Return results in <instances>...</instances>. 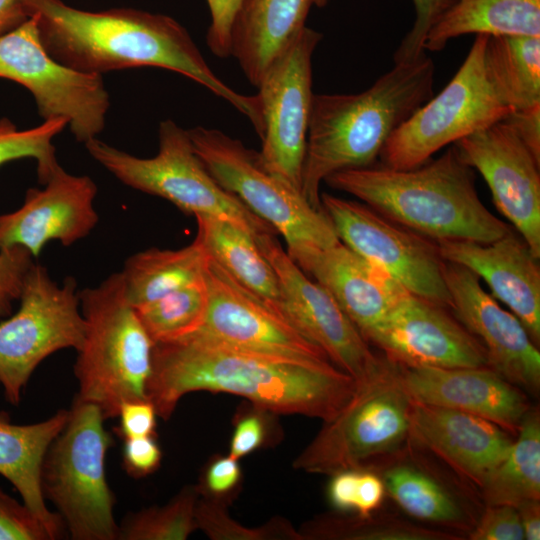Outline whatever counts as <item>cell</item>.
Listing matches in <instances>:
<instances>
[{"instance_id": "obj_1", "label": "cell", "mask_w": 540, "mask_h": 540, "mask_svg": "<svg viewBox=\"0 0 540 540\" xmlns=\"http://www.w3.org/2000/svg\"><path fill=\"white\" fill-rule=\"evenodd\" d=\"M358 382L335 365H314L234 349L195 334L154 345L147 398L164 420L195 391L245 397L273 413L334 418Z\"/></svg>"}, {"instance_id": "obj_2", "label": "cell", "mask_w": 540, "mask_h": 540, "mask_svg": "<svg viewBox=\"0 0 540 540\" xmlns=\"http://www.w3.org/2000/svg\"><path fill=\"white\" fill-rule=\"evenodd\" d=\"M47 52L73 70L103 73L138 67L177 72L226 100L259 132L257 95H243L211 70L188 31L165 14L133 8L87 11L62 0H21Z\"/></svg>"}, {"instance_id": "obj_3", "label": "cell", "mask_w": 540, "mask_h": 540, "mask_svg": "<svg viewBox=\"0 0 540 540\" xmlns=\"http://www.w3.org/2000/svg\"><path fill=\"white\" fill-rule=\"evenodd\" d=\"M435 65L425 54L394 63L368 89L314 94L301 194L322 210L320 185L331 174L375 164L391 135L433 96Z\"/></svg>"}, {"instance_id": "obj_4", "label": "cell", "mask_w": 540, "mask_h": 540, "mask_svg": "<svg viewBox=\"0 0 540 540\" xmlns=\"http://www.w3.org/2000/svg\"><path fill=\"white\" fill-rule=\"evenodd\" d=\"M324 182L436 242L490 243L512 230L483 204L474 169L455 145L415 168L399 170L374 164L333 173Z\"/></svg>"}, {"instance_id": "obj_5", "label": "cell", "mask_w": 540, "mask_h": 540, "mask_svg": "<svg viewBox=\"0 0 540 540\" xmlns=\"http://www.w3.org/2000/svg\"><path fill=\"white\" fill-rule=\"evenodd\" d=\"M85 336L74 365L77 399L116 418L125 401L147 398L155 343L129 302L120 272L79 292Z\"/></svg>"}, {"instance_id": "obj_6", "label": "cell", "mask_w": 540, "mask_h": 540, "mask_svg": "<svg viewBox=\"0 0 540 540\" xmlns=\"http://www.w3.org/2000/svg\"><path fill=\"white\" fill-rule=\"evenodd\" d=\"M100 409L75 399L41 466V489L73 540H118L115 497L105 475L112 438Z\"/></svg>"}, {"instance_id": "obj_7", "label": "cell", "mask_w": 540, "mask_h": 540, "mask_svg": "<svg viewBox=\"0 0 540 540\" xmlns=\"http://www.w3.org/2000/svg\"><path fill=\"white\" fill-rule=\"evenodd\" d=\"M411 405L395 362L382 356L377 370L358 382L352 398L324 422L293 467L332 475L381 466L410 441Z\"/></svg>"}, {"instance_id": "obj_8", "label": "cell", "mask_w": 540, "mask_h": 540, "mask_svg": "<svg viewBox=\"0 0 540 540\" xmlns=\"http://www.w3.org/2000/svg\"><path fill=\"white\" fill-rule=\"evenodd\" d=\"M159 150L141 158L98 139L84 143L90 156L123 184L161 197L182 212L230 220L253 236L276 231L224 189L195 152L187 130L167 119L158 129Z\"/></svg>"}, {"instance_id": "obj_9", "label": "cell", "mask_w": 540, "mask_h": 540, "mask_svg": "<svg viewBox=\"0 0 540 540\" xmlns=\"http://www.w3.org/2000/svg\"><path fill=\"white\" fill-rule=\"evenodd\" d=\"M187 132L216 181L284 237L291 259L340 242L323 209L313 208L301 192L270 173L259 152L218 129L197 126Z\"/></svg>"}, {"instance_id": "obj_10", "label": "cell", "mask_w": 540, "mask_h": 540, "mask_svg": "<svg viewBox=\"0 0 540 540\" xmlns=\"http://www.w3.org/2000/svg\"><path fill=\"white\" fill-rule=\"evenodd\" d=\"M487 40L488 35H476L451 81L391 135L379 155L381 165L399 170L418 167L445 146L511 112L488 79L484 64Z\"/></svg>"}, {"instance_id": "obj_11", "label": "cell", "mask_w": 540, "mask_h": 540, "mask_svg": "<svg viewBox=\"0 0 540 540\" xmlns=\"http://www.w3.org/2000/svg\"><path fill=\"white\" fill-rule=\"evenodd\" d=\"M77 281L60 285L47 269L33 263L15 313L0 321V386L6 400L18 405L35 369L51 354L76 351L85 336Z\"/></svg>"}, {"instance_id": "obj_12", "label": "cell", "mask_w": 540, "mask_h": 540, "mask_svg": "<svg viewBox=\"0 0 540 540\" xmlns=\"http://www.w3.org/2000/svg\"><path fill=\"white\" fill-rule=\"evenodd\" d=\"M0 78L25 87L43 120L65 118L78 142L103 131L110 97L102 75L56 61L43 46L34 19L0 35Z\"/></svg>"}, {"instance_id": "obj_13", "label": "cell", "mask_w": 540, "mask_h": 540, "mask_svg": "<svg viewBox=\"0 0 540 540\" xmlns=\"http://www.w3.org/2000/svg\"><path fill=\"white\" fill-rule=\"evenodd\" d=\"M321 38L319 32L305 26L270 64L257 86L261 162L299 192L314 96L312 57Z\"/></svg>"}, {"instance_id": "obj_14", "label": "cell", "mask_w": 540, "mask_h": 540, "mask_svg": "<svg viewBox=\"0 0 540 540\" xmlns=\"http://www.w3.org/2000/svg\"><path fill=\"white\" fill-rule=\"evenodd\" d=\"M321 207L344 245L385 271L408 292L450 309L437 244L364 203L320 194Z\"/></svg>"}, {"instance_id": "obj_15", "label": "cell", "mask_w": 540, "mask_h": 540, "mask_svg": "<svg viewBox=\"0 0 540 540\" xmlns=\"http://www.w3.org/2000/svg\"><path fill=\"white\" fill-rule=\"evenodd\" d=\"M254 239L278 279L281 297L277 313L357 382L372 375L382 356L370 349L333 296L307 277L273 233H260Z\"/></svg>"}, {"instance_id": "obj_16", "label": "cell", "mask_w": 540, "mask_h": 540, "mask_svg": "<svg viewBox=\"0 0 540 540\" xmlns=\"http://www.w3.org/2000/svg\"><path fill=\"white\" fill-rule=\"evenodd\" d=\"M205 280L208 309L203 325L193 334L258 355L314 365L333 364L320 347L235 280L211 256Z\"/></svg>"}, {"instance_id": "obj_17", "label": "cell", "mask_w": 540, "mask_h": 540, "mask_svg": "<svg viewBox=\"0 0 540 540\" xmlns=\"http://www.w3.org/2000/svg\"><path fill=\"white\" fill-rule=\"evenodd\" d=\"M454 145L482 175L498 211L540 257V161L503 120Z\"/></svg>"}, {"instance_id": "obj_18", "label": "cell", "mask_w": 540, "mask_h": 540, "mask_svg": "<svg viewBox=\"0 0 540 540\" xmlns=\"http://www.w3.org/2000/svg\"><path fill=\"white\" fill-rule=\"evenodd\" d=\"M447 310L406 291L365 340L407 366H488L482 344Z\"/></svg>"}, {"instance_id": "obj_19", "label": "cell", "mask_w": 540, "mask_h": 540, "mask_svg": "<svg viewBox=\"0 0 540 540\" xmlns=\"http://www.w3.org/2000/svg\"><path fill=\"white\" fill-rule=\"evenodd\" d=\"M443 274L455 318L485 349L487 365L517 387H540V353L520 320L500 306L468 268L444 261Z\"/></svg>"}, {"instance_id": "obj_20", "label": "cell", "mask_w": 540, "mask_h": 540, "mask_svg": "<svg viewBox=\"0 0 540 540\" xmlns=\"http://www.w3.org/2000/svg\"><path fill=\"white\" fill-rule=\"evenodd\" d=\"M42 189L29 188L17 210L0 214V249L20 246L37 258L45 245L71 246L95 228V182L58 165Z\"/></svg>"}, {"instance_id": "obj_21", "label": "cell", "mask_w": 540, "mask_h": 540, "mask_svg": "<svg viewBox=\"0 0 540 540\" xmlns=\"http://www.w3.org/2000/svg\"><path fill=\"white\" fill-rule=\"evenodd\" d=\"M395 364L412 400L479 416L510 435H517L530 409L520 388L488 366L441 368Z\"/></svg>"}, {"instance_id": "obj_22", "label": "cell", "mask_w": 540, "mask_h": 540, "mask_svg": "<svg viewBox=\"0 0 540 540\" xmlns=\"http://www.w3.org/2000/svg\"><path fill=\"white\" fill-rule=\"evenodd\" d=\"M436 244L444 261L464 266L483 279L491 295L509 308L539 345L540 257L520 235L511 230L490 243L441 240Z\"/></svg>"}, {"instance_id": "obj_23", "label": "cell", "mask_w": 540, "mask_h": 540, "mask_svg": "<svg viewBox=\"0 0 540 540\" xmlns=\"http://www.w3.org/2000/svg\"><path fill=\"white\" fill-rule=\"evenodd\" d=\"M410 442L430 451L462 479L481 488L508 454L513 439L479 416L412 400Z\"/></svg>"}, {"instance_id": "obj_24", "label": "cell", "mask_w": 540, "mask_h": 540, "mask_svg": "<svg viewBox=\"0 0 540 540\" xmlns=\"http://www.w3.org/2000/svg\"><path fill=\"white\" fill-rule=\"evenodd\" d=\"M292 260L333 296L364 339L407 291L342 242L304 251Z\"/></svg>"}, {"instance_id": "obj_25", "label": "cell", "mask_w": 540, "mask_h": 540, "mask_svg": "<svg viewBox=\"0 0 540 540\" xmlns=\"http://www.w3.org/2000/svg\"><path fill=\"white\" fill-rule=\"evenodd\" d=\"M313 0H246L235 20L231 56L255 87L286 45L306 26Z\"/></svg>"}, {"instance_id": "obj_26", "label": "cell", "mask_w": 540, "mask_h": 540, "mask_svg": "<svg viewBox=\"0 0 540 540\" xmlns=\"http://www.w3.org/2000/svg\"><path fill=\"white\" fill-rule=\"evenodd\" d=\"M407 446L373 468L381 475L386 494L414 519L469 532L477 520L470 506L432 469L408 457Z\"/></svg>"}, {"instance_id": "obj_27", "label": "cell", "mask_w": 540, "mask_h": 540, "mask_svg": "<svg viewBox=\"0 0 540 540\" xmlns=\"http://www.w3.org/2000/svg\"><path fill=\"white\" fill-rule=\"evenodd\" d=\"M67 418L65 409L32 424H14L0 416V475L16 488L53 540L63 536L65 526L60 515L51 512L45 504L41 466L49 445L63 429Z\"/></svg>"}, {"instance_id": "obj_28", "label": "cell", "mask_w": 540, "mask_h": 540, "mask_svg": "<svg viewBox=\"0 0 540 540\" xmlns=\"http://www.w3.org/2000/svg\"><path fill=\"white\" fill-rule=\"evenodd\" d=\"M471 33L540 36V0H455L428 31L424 51Z\"/></svg>"}, {"instance_id": "obj_29", "label": "cell", "mask_w": 540, "mask_h": 540, "mask_svg": "<svg viewBox=\"0 0 540 540\" xmlns=\"http://www.w3.org/2000/svg\"><path fill=\"white\" fill-rule=\"evenodd\" d=\"M197 236L208 254L235 280L275 312L280 302L276 273L254 236L240 225L212 215H197Z\"/></svg>"}, {"instance_id": "obj_30", "label": "cell", "mask_w": 540, "mask_h": 540, "mask_svg": "<svg viewBox=\"0 0 540 540\" xmlns=\"http://www.w3.org/2000/svg\"><path fill=\"white\" fill-rule=\"evenodd\" d=\"M209 258L196 238L181 249L151 248L131 255L120 271L129 302L148 303L203 280Z\"/></svg>"}, {"instance_id": "obj_31", "label": "cell", "mask_w": 540, "mask_h": 540, "mask_svg": "<svg viewBox=\"0 0 540 540\" xmlns=\"http://www.w3.org/2000/svg\"><path fill=\"white\" fill-rule=\"evenodd\" d=\"M488 79L511 111L540 104V36H488Z\"/></svg>"}, {"instance_id": "obj_32", "label": "cell", "mask_w": 540, "mask_h": 540, "mask_svg": "<svg viewBox=\"0 0 540 540\" xmlns=\"http://www.w3.org/2000/svg\"><path fill=\"white\" fill-rule=\"evenodd\" d=\"M517 439L480 488L486 505H510L540 500V417L529 409Z\"/></svg>"}, {"instance_id": "obj_33", "label": "cell", "mask_w": 540, "mask_h": 540, "mask_svg": "<svg viewBox=\"0 0 540 540\" xmlns=\"http://www.w3.org/2000/svg\"><path fill=\"white\" fill-rule=\"evenodd\" d=\"M209 303L205 278L157 300L133 306L155 344L183 339L203 325Z\"/></svg>"}, {"instance_id": "obj_34", "label": "cell", "mask_w": 540, "mask_h": 540, "mask_svg": "<svg viewBox=\"0 0 540 540\" xmlns=\"http://www.w3.org/2000/svg\"><path fill=\"white\" fill-rule=\"evenodd\" d=\"M326 516L310 522L302 539L335 540H461L460 535L427 528L392 514Z\"/></svg>"}, {"instance_id": "obj_35", "label": "cell", "mask_w": 540, "mask_h": 540, "mask_svg": "<svg viewBox=\"0 0 540 540\" xmlns=\"http://www.w3.org/2000/svg\"><path fill=\"white\" fill-rule=\"evenodd\" d=\"M196 487H185L163 506L128 514L119 524L120 540H184L195 529Z\"/></svg>"}, {"instance_id": "obj_36", "label": "cell", "mask_w": 540, "mask_h": 540, "mask_svg": "<svg viewBox=\"0 0 540 540\" xmlns=\"http://www.w3.org/2000/svg\"><path fill=\"white\" fill-rule=\"evenodd\" d=\"M66 126L65 118H53L33 128L19 130L10 119L1 118L0 167L14 160L31 158L36 161L38 181L44 184L59 165L52 141Z\"/></svg>"}, {"instance_id": "obj_37", "label": "cell", "mask_w": 540, "mask_h": 540, "mask_svg": "<svg viewBox=\"0 0 540 540\" xmlns=\"http://www.w3.org/2000/svg\"><path fill=\"white\" fill-rule=\"evenodd\" d=\"M195 522L196 528L214 540L302 539L284 520H271L258 528L244 527L229 516L224 501L205 497L197 501Z\"/></svg>"}, {"instance_id": "obj_38", "label": "cell", "mask_w": 540, "mask_h": 540, "mask_svg": "<svg viewBox=\"0 0 540 540\" xmlns=\"http://www.w3.org/2000/svg\"><path fill=\"white\" fill-rule=\"evenodd\" d=\"M328 0H313L323 7ZM454 0H413L415 20L394 54V63L412 61L425 54L424 41L430 28L450 7Z\"/></svg>"}, {"instance_id": "obj_39", "label": "cell", "mask_w": 540, "mask_h": 540, "mask_svg": "<svg viewBox=\"0 0 540 540\" xmlns=\"http://www.w3.org/2000/svg\"><path fill=\"white\" fill-rule=\"evenodd\" d=\"M0 540H53L43 522L24 504L0 489Z\"/></svg>"}, {"instance_id": "obj_40", "label": "cell", "mask_w": 540, "mask_h": 540, "mask_svg": "<svg viewBox=\"0 0 540 540\" xmlns=\"http://www.w3.org/2000/svg\"><path fill=\"white\" fill-rule=\"evenodd\" d=\"M31 253L20 246L0 249V321L13 313L26 275L34 263Z\"/></svg>"}, {"instance_id": "obj_41", "label": "cell", "mask_w": 540, "mask_h": 540, "mask_svg": "<svg viewBox=\"0 0 540 540\" xmlns=\"http://www.w3.org/2000/svg\"><path fill=\"white\" fill-rule=\"evenodd\" d=\"M470 540H523L518 511L510 505H486L468 533Z\"/></svg>"}, {"instance_id": "obj_42", "label": "cell", "mask_w": 540, "mask_h": 540, "mask_svg": "<svg viewBox=\"0 0 540 540\" xmlns=\"http://www.w3.org/2000/svg\"><path fill=\"white\" fill-rule=\"evenodd\" d=\"M245 1L206 0L211 16L206 41L214 55L220 58L231 55L233 26Z\"/></svg>"}, {"instance_id": "obj_43", "label": "cell", "mask_w": 540, "mask_h": 540, "mask_svg": "<svg viewBox=\"0 0 540 540\" xmlns=\"http://www.w3.org/2000/svg\"><path fill=\"white\" fill-rule=\"evenodd\" d=\"M241 468L238 459L228 456L214 458L205 469L196 489L205 498L226 501L238 488Z\"/></svg>"}, {"instance_id": "obj_44", "label": "cell", "mask_w": 540, "mask_h": 540, "mask_svg": "<svg viewBox=\"0 0 540 540\" xmlns=\"http://www.w3.org/2000/svg\"><path fill=\"white\" fill-rule=\"evenodd\" d=\"M161 459L162 452L156 435L124 440L122 464L131 477L142 478L154 473Z\"/></svg>"}, {"instance_id": "obj_45", "label": "cell", "mask_w": 540, "mask_h": 540, "mask_svg": "<svg viewBox=\"0 0 540 540\" xmlns=\"http://www.w3.org/2000/svg\"><path fill=\"white\" fill-rule=\"evenodd\" d=\"M157 416L154 405L148 399L125 401L117 415L119 425L116 431L123 440L153 436Z\"/></svg>"}, {"instance_id": "obj_46", "label": "cell", "mask_w": 540, "mask_h": 540, "mask_svg": "<svg viewBox=\"0 0 540 540\" xmlns=\"http://www.w3.org/2000/svg\"><path fill=\"white\" fill-rule=\"evenodd\" d=\"M263 411L259 409V412L246 414L239 419L230 442L231 457L240 459L263 445L267 434Z\"/></svg>"}, {"instance_id": "obj_47", "label": "cell", "mask_w": 540, "mask_h": 540, "mask_svg": "<svg viewBox=\"0 0 540 540\" xmlns=\"http://www.w3.org/2000/svg\"><path fill=\"white\" fill-rule=\"evenodd\" d=\"M385 495L386 489L381 475L373 468H359L354 508L356 515L364 517L377 512Z\"/></svg>"}, {"instance_id": "obj_48", "label": "cell", "mask_w": 540, "mask_h": 540, "mask_svg": "<svg viewBox=\"0 0 540 540\" xmlns=\"http://www.w3.org/2000/svg\"><path fill=\"white\" fill-rule=\"evenodd\" d=\"M503 121L513 129L533 156L540 161V104L511 111Z\"/></svg>"}, {"instance_id": "obj_49", "label": "cell", "mask_w": 540, "mask_h": 540, "mask_svg": "<svg viewBox=\"0 0 540 540\" xmlns=\"http://www.w3.org/2000/svg\"><path fill=\"white\" fill-rule=\"evenodd\" d=\"M359 468L346 469L332 474L327 496L330 504L342 512H354L357 497Z\"/></svg>"}, {"instance_id": "obj_50", "label": "cell", "mask_w": 540, "mask_h": 540, "mask_svg": "<svg viewBox=\"0 0 540 540\" xmlns=\"http://www.w3.org/2000/svg\"><path fill=\"white\" fill-rule=\"evenodd\" d=\"M521 525L523 528L524 539H540V503L539 500L527 501L516 507Z\"/></svg>"}, {"instance_id": "obj_51", "label": "cell", "mask_w": 540, "mask_h": 540, "mask_svg": "<svg viewBox=\"0 0 540 540\" xmlns=\"http://www.w3.org/2000/svg\"><path fill=\"white\" fill-rule=\"evenodd\" d=\"M27 19L21 0H0V35L18 27Z\"/></svg>"}, {"instance_id": "obj_52", "label": "cell", "mask_w": 540, "mask_h": 540, "mask_svg": "<svg viewBox=\"0 0 540 540\" xmlns=\"http://www.w3.org/2000/svg\"><path fill=\"white\" fill-rule=\"evenodd\" d=\"M455 1V0H454Z\"/></svg>"}]
</instances>
